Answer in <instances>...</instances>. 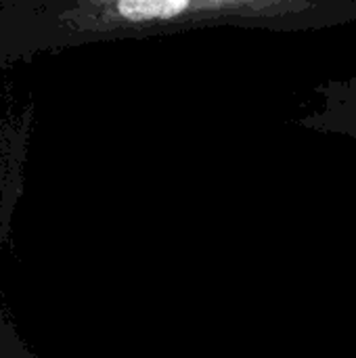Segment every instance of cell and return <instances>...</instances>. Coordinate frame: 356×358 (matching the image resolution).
<instances>
[{"mask_svg":"<svg viewBox=\"0 0 356 358\" xmlns=\"http://www.w3.org/2000/svg\"><path fill=\"white\" fill-rule=\"evenodd\" d=\"M323 96L321 109L300 120L302 126L356 136V78L342 82H327L319 88Z\"/></svg>","mask_w":356,"mask_h":358,"instance_id":"obj_1","label":"cell"}]
</instances>
